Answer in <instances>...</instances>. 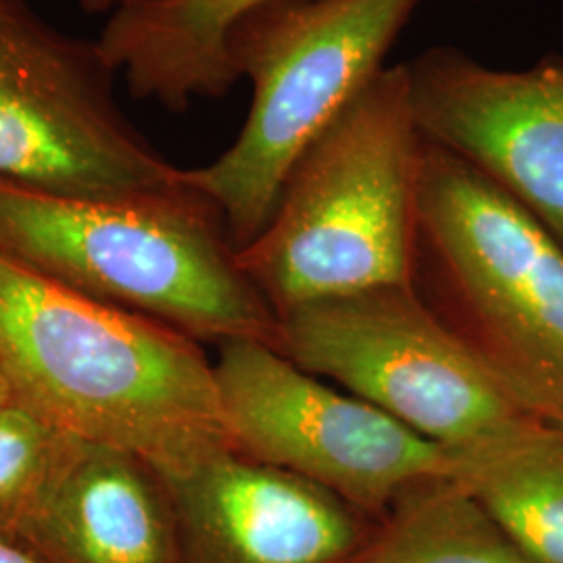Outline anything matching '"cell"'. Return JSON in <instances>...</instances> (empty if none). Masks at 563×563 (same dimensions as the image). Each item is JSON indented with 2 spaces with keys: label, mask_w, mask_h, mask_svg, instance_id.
I'll return each mask as SVG.
<instances>
[{
  "label": "cell",
  "mask_w": 563,
  "mask_h": 563,
  "mask_svg": "<svg viewBox=\"0 0 563 563\" xmlns=\"http://www.w3.org/2000/svg\"><path fill=\"white\" fill-rule=\"evenodd\" d=\"M0 365L55 432L180 476L232 449L201 342L95 301L0 255Z\"/></svg>",
  "instance_id": "1"
},
{
  "label": "cell",
  "mask_w": 563,
  "mask_h": 563,
  "mask_svg": "<svg viewBox=\"0 0 563 563\" xmlns=\"http://www.w3.org/2000/svg\"><path fill=\"white\" fill-rule=\"evenodd\" d=\"M0 255L195 341L278 344V316L242 272L220 209L184 176L121 199L0 180Z\"/></svg>",
  "instance_id": "2"
},
{
  "label": "cell",
  "mask_w": 563,
  "mask_h": 563,
  "mask_svg": "<svg viewBox=\"0 0 563 563\" xmlns=\"http://www.w3.org/2000/svg\"><path fill=\"white\" fill-rule=\"evenodd\" d=\"M423 136L407 63L384 67L307 146L262 234L239 251L276 316L411 286Z\"/></svg>",
  "instance_id": "3"
},
{
  "label": "cell",
  "mask_w": 563,
  "mask_h": 563,
  "mask_svg": "<svg viewBox=\"0 0 563 563\" xmlns=\"http://www.w3.org/2000/svg\"><path fill=\"white\" fill-rule=\"evenodd\" d=\"M411 286L514 401L563 426V246L495 181L426 139Z\"/></svg>",
  "instance_id": "4"
},
{
  "label": "cell",
  "mask_w": 563,
  "mask_h": 563,
  "mask_svg": "<svg viewBox=\"0 0 563 563\" xmlns=\"http://www.w3.org/2000/svg\"><path fill=\"white\" fill-rule=\"evenodd\" d=\"M418 4L265 0L230 25L225 55L234 76L251 80V109L225 153L181 176L220 209L239 251L272 220L307 146L383 71Z\"/></svg>",
  "instance_id": "5"
},
{
  "label": "cell",
  "mask_w": 563,
  "mask_h": 563,
  "mask_svg": "<svg viewBox=\"0 0 563 563\" xmlns=\"http://www.w3.org/2000/svg\"><path fill=\"white\" fill-rule=\"evenodd\" d=\"M284 357L341 384L457 462L541 426L416 295L383 286L305 302L278 316Z\"/></svg>",
  "instance_id": "6"
},
{
  "label": "cell",
  "mask_w": 563,
  "mask_h": 563,
  "mask_svg": "<svg viewBox=\"0 0 563 563\" xmlns=\"http://www.w3.org/2000/svg\"><path fill=\"white\" fill-rule=\"evenodd\" d=\"M120 74L97 41L0 0V180L78 199H121L181 180L115 97Z\"/></svg>",
  "instance_id": "7"
},
{
  "label": "cell",
  "mask_w": 563,
  "mask_h": 563,
  "mask_svg": "<svg viewBox=\"0 0 563 563\" xmlns=\"http://www.w3.org/2000/svg\"><path fill=\"white\" fill-rule=\"evenodd\" d=\"M216 365L232 449L318 484L378 520L457 460L378 407L344 395L263 342H223Z\"/></svg>",
  "instance_id": "8"
},
{
  "label": "cell",
  "mask_w": 563,
  "mask_h": 563,
  "mask_svg": "<svg viewBox=\"0 0 563 563\" xmlns=\"http://www.w3.org/2000/svg\"><path fill=\"white\" fill-rule=\"evenodd\" d=\"M423 139L470 163L563 246V59L490 69L453 46L407 63Z\"/></svg>",
  "instance_id": "9"
},
{
  "label": "cell",
  "mask_w": 563,
  "mask_h": 563,
  "mask_svg": "<svg viewBox=\"0 0 563 563\" xmlns=\"http://www.w3.org/2000/svg\"><path fill=\"white\" fill-rule=\"evenodd\" d=\"M165 478L180 563H344L374 523L322 486L234 449Z\"/></svg>",
  "instance_id": "10"
},
{
  "label": "cell",
  "mask_w": 563,
  "mask_h": 563,
  "mask_svg": "<svg viewBox=\"0 0 563 563\" xmlns=\"http://www.w3.org/2000/svg\"><path fill=\"white\" fill-rule=\"evenodd\" d=\"M13 541L48 563H180L165 474L141 455L63 434Z\"/></svg>",
  "instance_id": "11"
},
{
  "label": "cell",
  "mask_w": 563,
  "mask_h": 563,
  "mask_svg": "<svg viewBox=\"0 0 563 563\" xmlns=\"http://www.w3.org/2000/svg\"><path fill=\"white\" fill-rule=\"evenodd\" d=\"M262 2L148 0L111 13L97 42L136 99L184 113L195 99H222L239 81L225 34Z\"/></svg>",
  "instance_id": "12"
},
{
  "label": "cell",
  "mask_w": 563,
  "mask_h": 563,
  "mask_svg": "<svg viewBox=\"0 0 563 563\" xmlns=\"http://www.w3.org/2000/svg\"><path fill=\"white\" fill-rule=\"evenodd\" d=\"M344 563H530L455 476L409 486Z\"/></svg>",
  "instance_id": "13"
},
{
  "label": "cell",
  "mask_w": 563,
  "mask_h": 563,
  "mask_svg": "<svg viewBox=\"0 0 563 563\" xmlns=\"http://www.w3.org/2000/svg\"><path fill=\"white\" fill-rule=\"evenodd\" d=\"M455 478L530 563H563V432L541 423L493 453L457 462Z\"/></svg>",
  "instance_id": "14"
},
{
  "label": "cell",
  "mask_w": 563,
  "mask_h": 563,
  "mask_svg": "<svg viewBox=\"0 0 563 563\" xmlns=\"http://www.w3.org/2000/svg\"><path fill=\"white\" fill-rule=\"evenodd\" d=\"M59 441V432L18 402L0 409V534L15 537Z\"/></svg>",
  "instance_id": "15"
},
{
  "label": "cell",
  "mask_w": 563,
  "mask_h": 563,
  "mask_svg": "<svg viewBox=\"0 0 563 563\" xmlns=\"http://www.w3.org/2000/svg\"><path fill=\"white\" fill-rule=\"evenodd\" d=\"M0 563H48L42 560L41 555L32 553L23 544L0 534Z\"/></svg>",
  "instance_id": "16"
},
{
  "label": "cell",
  "mask_w": 563,
  "mask_h": 563,
  "mask_svg": "<svg viewBox=\"0 0 563 563\" xmlns=\"http://www.w3.org/2000/svg\"><path fill=\"white\" fill-rule=\"evenodd\" d=\"M148 0H78V4L90 13H115L125 7H136Z\"/></svg>",
  "instance_id": "17"
},
{
  "label": "cell",
  "mask_w": 563,
  "mask_h": 563,
  "mask_svg": "<svg viewBox=\"0 0 563 563\" xmlns=\"http://www.w3.org/2000/svg\"><path fill=\"white\" fill-rule=\"evenodd\" d=\"M11 405H15L13 388H11V383H9V378H7V374H4V369L0 365V409L11 407Z\"/></svg>",
  "instance_id": "18"
},
{
  "label": "cell",
  "mask_w": 563,
  "mask_h": 563,
  "mask_svg": "<svg viewBox=\"0 0 563 563\" xmlns=\"http://www.w3.org/2000/svg\"><path fill=\"white\" fill-rule=\"evenodd\" d=\"M555 428H560V430L563 432V426H555Z\"/></svg>",
  "instance_id": "19"
}]
</instances>
